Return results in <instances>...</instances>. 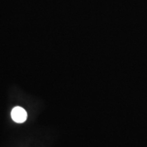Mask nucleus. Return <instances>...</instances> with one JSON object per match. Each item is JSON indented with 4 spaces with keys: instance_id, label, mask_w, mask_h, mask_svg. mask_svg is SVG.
Returning <instances> with one entry per match:
<instances>
[{
    "instance_id": "nucleus-1",
    "label": "nucleus",
    "mask_w": 147,
    "mask_h": 147,
    "mask_svg": "<svg viewBox=\"0 0 147 147\" xmlns=\"http://www.w3.org/2000/svg\"><path fill=\"white\" fill-rule=\"evenodd\" d=\"M11 117L14 122L17 123H23L27 120V113L24 108L20 106H16L12 110Z\"/></svg>"
}]
</instances>
